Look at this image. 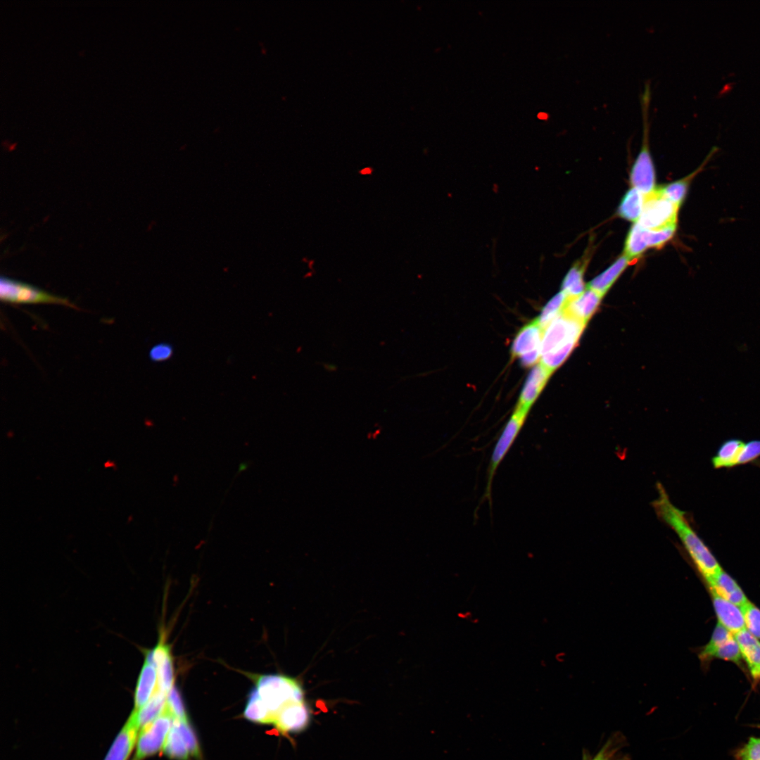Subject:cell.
Masks as SVG:
<instances>
[{"instance_id": "cell-11", "label": "cell", "mask_w": 760, "mask_h": 760, "mask_svg": "<svg viewBox=\"0 0 760 760\" xmlns=\"http://www.w3.org/2000/svg\"><path fill=\"white\" fill-rule=\"evenodd\" d=\"M139 730L137 712L133 710L103 760H127L134 747Z\"/></svg>"}, {"instance_id": "cell-3", "label": "cell", "mask_w": 760, "mask_h": 760, "mask_svg": "<svg viewBox=\"0 0 760 760\" xmlns=\"http://www.w3.org/2000/svg\"><path fill=\"white\" fill-rule=\"evenodd\" d=\"M255 688L268 709L274 714L286 706L305 700L300 683L284 675L268 674L253 676Z\"/></svg>"}, {"instance_id": "cell-33", "label": "cell", "mask_w": 760, "mask_h": 760, "mask_svg": "<svg viewBox=\"0 0 760 760\" xmlns=\"http://www.w3.org/2000/svg\"><path fill=\"white\" fill-rule=\"evenodd\" d=\"M739 645L734 636L725 644L719 647L714 653L713 657L738 663L741 659Z\"/></svg>"}, {"instance_id": "cell-20", "label": "cell", "mask_w": 760, "mask_h": 760, "mask_svg": "<svg viewBox=\"0 0 760 760\" xmlns=\"http://www.w3.org/2000/svg\"><path fill=\"white\" fill-rule=\"evenodd\" d=\"M243 716L257 723L272 724L274 722V714L266 706L255 688L248 695Z\"/></svg>"}, {"instance_id": "cell-34", "label": "cell", "mask_w": 760, "mask_h": 760, "mask_svg": "<svg viewBox=\"0 0 760 760\" xmlns=\"http://www.w3.org/2000/svg\"><path fill=\"white\" fill-rule=\"evenodd\" d=\"M735 756L737 760H760V737H750Z\"/></svg>"}, {"instance_id": "cell-27", "label": "cell", "mask_w": 760, "mask_h": 760, "mask_svg": "<svg viewBox=\"0 0 760 760\" xmlns=\"http://www.w3.org/2000/svg\"><path fill=\"white\" fill-rule=\"evenodd\" d=\"M733 638V634L719 622L713 632L709 643L700 652L699 657L703 662L713 657L715 651Z\"/></svg>"}, {"instance_id": "cell-28", "label": "cell", "mask_w": 760, "mask_h": 760, "mask_svg": "<svg viewBox=\"0 0 760 760\" xmlns=\"http://www.w3.org/2000/svg\"><path fill=\"white\" fill-rule=\"evenodd\" d=\"M173 723L179 731L188 749L189 755L197 760H201L202 754L198 738L193 728L191 726L189 721L188 720L181 721L174 719Z\"/></svg>"}, {"instance_id": "cell-8", "label": "cell", "mask_w": 760, "mask_h": 760, "mask_svg": "<svg viewBox=\"0 0 760 760\" xmlns=\"http://www.w3.org/2000/svg\"><path fill=\"white\" fill-rule=\"evenodd\" d=\"M543 329L537 319L523 327L512 346V355L519 359L524 367L535 366L540 358Z\"/></svg>"}, {"instance_id": "cell-2", "label": "cell", "mask_w": 760, "mask_h": 760, "mask_svg": "<svg viewBox=\"0 0 760 760\" xmlns=\"http://www.w3.org/2000/svg\"><path fill=\"white\" fill-rule=\"evenodd\" d=\"M585 324L563 312L543 330L540 362L553 372L567 359Z\"/></svg>"}, {"instance_id": "cell-22", "label": "cell", "mask_w": 760, "mask_h": 760, "mask_svg": "<svg viewBox=\"0 0 760 760\" xmlns=\"http://www.w3.org/2000/svg\"><path fill=\"white\" fill-rule=\"evenodd\" d=\"M167 695V693L160 690L157 687L154 694L147 703L140 709L136 711L140 730L162 714L165 707Z\"/></svg>"}, {"instance_id": "cell-4", "label": "cell", "mask_w": 760, "mask_h": 760, "mask_svg": "<svg viewBox=\"0 0 760 760\" xmlns=\"http://www.w3.org/2000/svg\"><path fill=\"white\" fill-rule=\"evenodd\" d=\"M0 298L2 301L9 303H47L77 308L67 298L54 295L34 286L6 277H1L0 279Z\"/></svg>"}, {"instance_id": "cell-13", "label": "cell", "mask_w": 760, "mask_h": 760, "mask_svg": "<svg viewBox=\"0 0 760 760\" xmlns=\"http://www.w3.org/2000/svg\"><path fill=\"white\" fill-rule=\"evenodd\" d=\"M713 604L718 622L733 635L746 628L745 618L740 608L718 595L710 589Z\"/></svg>"}, {"instance_id": "cell-16", "label": "cell", "mask_w": 760, "mask_h": 760, "mask_svg": "<svg viewBox=\"0 0 760 760\" xmlns=\"http://www.w3.org/2000/svg\"><path fill=\"white\" fill-rule=\"evenodd\" d=\"M707 581L718 595L740 608L748 602L741 588L722 569Z\"/></svg>"}, {"instance_id": "cell-24", "label": "cell", "mask_w": 760, "mask_h": 760, "mask_svg": "<svg viewBox=\"0 0 760 760\" xmlns=\"http://www.w3.org/2000/svg\"><path fill=\"white\" fill-rule=\"evenodd\" d=\"M645 233L646 229L638 222L631 227L625 241L623 254L630 263L640 258L648 248Z\"/></svg>"}, {"instance_id": "cell-26", "label": "cell", "mask_w": 760, "mask_h": 760, "mask_svg": "<svg viewBox=\"0 0 760 760\" xmlns=\"http://www.w3.org/2000/svg\"><path fill=\"white\" fill-rule=\"evenodd\" d=\"M567 299L566 296L561 291L544 306L540 315L536 318L539 325L543 330L563 313Z\"/></svg>"}, {"instance_id": "cell-9", "label": "cell", "mask_w": 760, "mask_h": 760, "mask_svg": "<svg viewBox=\"0 0 760 760\" xmlns=\"http://www.w3.org/2000/svg\"><path fill=\"white\" fill-rule=\"evenodd\" d=\"M144 655L156 667L158 688L168 693L174 686L175 673L170 648L165 642L164 633L160 635L157 645L151 650H146Z\"/></svg>"}, {"instance_id": "cell-36", "label": "cell", "mask_w": 760, "mask_h": 760, "mask_svg": "<svg viewBox=\"0 0 760 760\" xmlns=\"http://www.w3.org/2000/svg\"><path fill=\"white\" fill-rule=\"evenodd\" d=\"M591 760H613V759L612 758V754L608 751V748H604Z\"/></svg>"}, {"instance_id": "cell-17", "label": "cell", "mask_w": 760, "mask_h": 760, "mask_svg": "<svg viewBox=\"0 0 760 760\" xmlns=\"http://www.w3.org/2000/svg\"><path fill=\"white\" fill-rule=\"evenodd\" d=\"M754 679L760 678V642L746 628L733 635Z\"/></svg>"}, {"instance_id": "cell-30", "label": "cell", "mask_w": 760, "mask_h": 760, "mask_svg": "<svg viewBox=\"0 0 760 760\" xmlns=\"http://www.w3.org/2000/svg\"><path fill=\"white\" fill-rule=\"evenodd\" d=\"M677 226H671L666 228L649 230L646 229L645 239L648 248H661L670 239H671L676 231Z\"/></svg>"}, {"instance_id": "cell-35", "label": "cell", "mask_w": 760, "mask_h": 760, "mask_svg": "<svg viewBox=\"0 0 760 760\" xmlns=\"http://www.w3.org/2000/svg\"><path fill=\"white\" fill-rule=\"evenodd\" d=\"M173 354V348L170 343H160L153 346L148 353L153 362H163L170 359Z\"/></svg>"}, {"instance_id": "cell-31", "label": "cell", "mask_w": 760, "mask_h": 760, "mask_svg": "<svg viewBox=\"0 0 760 760\" xmlns=\"http://www.w3.org/2000/svg\"><path fill=\"white\" fill-rule=\"evenodd\" d=\"M746 628L756 638H760V610L750 602L740 608Z\"/></svg>"}, {"instance_id": "cell-14", "label": "cell", "mask_w": 760, "mask_h": 760, "mask_svg": "<svg viewBox=\"0 0 760 760\" xmlns=\"http://www.w3.org/2000/svg\"><path fill=\"white\" fill-rule=\"evenodd\" d=\"M158 687V672L155 665L145 658L140 671L134 696V710L138 711L154 694Z\"/></svg>"}, {"instance_id": "cell-12", "label": "cell", "mask_w": 760, "mask_h": 760, "mask_svg": "<svg viewBox=\"0 0 760 760\" xmlns=\"http://www.w3.org/2000/svg\"><path fill=\"white\" fill-rule=\"evenodd\" d=\"M552 373L540 362L536 365L525 381L516 409L528 413Z\"/></svg>"}, {"instance_id": "cell-19", "label": "cell", "mask_w": 760, "mask_h": 760, "mask_svg": "<svg viewBox=\"0 0 760 760\" xmlns=\"http://www.w3.org/2000/svg\"><path fill=\"white\" fill-rule=\"evenodd\" d=\"M589 260L588 255H585L572 266L563 279L562 291L568 298H575L585 290L583 275Z\"/></svg>"}, {"instance_id": "cell-23", "label": "cell", "mask_w": 760, "mask_h": 760, "mask_svg": "<svg viewBox=\"0 0 760 760\" xmlns=\"http://www.w3.org/2000/svg\"><path fill=\"white\" fill-rule=\"evenodd\" d=\"M644 199L645 196L632 187L621 199L618 214L626 220L638 222L642 213Z\"/></svg>"}, {"instance_id": "cell-21", "label": "cell", "mask_w": 760, "mask_h": 760, "mask_svg": "<svg viewBox=\"0 0 760 760\" xmlns=\"http://www.w3.org/2000/svg\"><path fill=\"white\" fill-rule=\"evenodd\" d=\"M744 443L742 440L737 438H730L725 441L711 458L713 467L714 469H731L736 467L737 460Z\"/></svg>"}, {"instance_id": "cell-18", "label": "cell", "mask_w": 760, "mask_h": 760, "mask_svg": "<svg viewBox=\"0 0 760 760\" xmlns=\"http://www.w3.org/2000/svg\"><path fill=\"white\" fill-rule=\"evenodd\" d=\"M629 264L624 255L620 256L606 270L591 280L588 288L604 296Z\"/></svg>"}, {"instance_id": "cell-5", "label": "cell", "mask_w": 760, "mask_h": 760, "mask_svg": "<svg viewBox=\"0 0 760 760\" xmlns=\"http://www.w3.org/2000/svg\"><path fill=\"white\" fill-rule=\"evenodd\" d=\"M680 206L666 198L656 188L645 196L642 213L638 223L649 230L677 226Z\"/></svg>"}, {"instance_id": "cell-29", "label": "cell", "mask_w": 760, "mask_h": 760, "mask_svg": "<svg viewBox=\"0 0 760 760\" xmlns=\"http://www.w3.org/2000/svg\"><path fill=\"white\" fill-rule=\"evenodd\" d=\"M165 709L172 715L173 720H188L183 699L175 685L167 693Z\"/></svg>"}, {"instance_id": "cell-10", "label": "cell", "mask_w": 760, "mask_h": 760, "mask_svg": "<svg viewBox=\"0 0 760 760\" xmlns=\"http://www.w3.org/2000/svg\"><path fill=\"white\" fill-rule=\"evenodd\" d=\"M310 709L305 700L291 703L275 716L273 725L281 734L301 732L309 725Z\"/></svg>"}, {"instance_id": "cell-1", "label": "cell", "mask_w": 760, "mask_h": 760, "mask_svg": "<svg viewBox=\"0 0 760 760\" xmlns=\"http://www.w3.org/2000/svg\"><path fill=\"white\" fill-rule=\"evenodd\" d=\"M658 496L652 502L658 518L678 536L697 569L706 580L721 569L718 561L700 538L688 521L685 512L676 507L661 483L656 484Z\"/></svg>"}, {"instance_id": "cell-37", "label": "cell", "mask_w": 760, "mask_h": 760, "mask_svg": "<svg viewBox=\"0 0 760 760\" xmlns=\"http://www.w3.org/2000/svg\"><path fill=\"white\" fill-rule=\"evenodd\" d=\"M247 467H248V464L246 462H243V463L241 464V465L239 467V470L243 471L245 469H246Z\"/></svg>"}, {"instance_id": "cell-32", "label": "cell", "mask_w": 760, "mask_h": 760, "mask_svg": "<svg viewBox=\"0 0 760 760\" xmlns=\"http://www.w3.org/2000/svg\"><path fill=\"white\" fill-rule=\"evenodd\" d=\"M760 457V440H752L744 443L737 460V466L756 462Z\"/></svg>"}, {"instance_id": "cell-15", "label": "cell", "mask_w": 760, "mask_h": 760, "mask_svg": "<svg viewBox=\"0 0 760 760\" xmlns=\"http://www.w3.org/2000/svg\"><path fill=\"white\" fill-rule=\"evenodd\" d=\"M602 297L587 287L581 295L567 299L564 312L586 324L596 311Z\"/></svg>"}, {"instance_id": "cell-25", "label": "cell", "mask_w": 760, "mask_h": 760, "mask_svg": "<svg viewBox=\"0 0 760 760\" xmlns=\"http://www.w3.org/2000/svg\"><path fill=\"white\" fill-rule=\"evenodd\" d=\"M163 752L170 759L189 760V752L173 721L164 743Z\"/></svg>"}, {"instance_id": "cell-6", "label": "cell", "mask_w": 760, "mask_h": 760, "mask_svg": "<svg viewBox=\"0 0 760 760\" xmlns=\"http://www.w3.org/2000/svg\"><path fill=\"white\" fill-rule=\"evenodd\" d=\"M528 413L515 409L499 436L491 454L487 471L485 498L491 502L492 483L497 469L516 440Z\"/></svg>"}, {"instance_id": "cell-7", "label": "cell", "mask_w": 760, "mask_h": 760, "mask_svg": "<svg viewBox=\"0 0 760 760\" xmlns=\"http://www.w3.org/2000/svg\"><path fill=\"white\" fill-rule=\"evenodd\" d=\"M172 721V715L165 707L158 718L143 727L139 734L132 760H144L163 749Z\"/></svg>"}]
</instances>
